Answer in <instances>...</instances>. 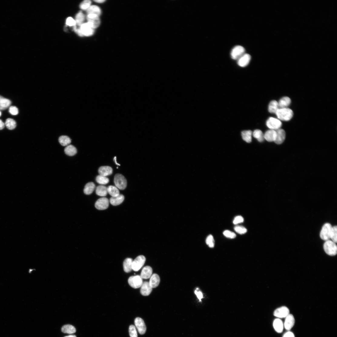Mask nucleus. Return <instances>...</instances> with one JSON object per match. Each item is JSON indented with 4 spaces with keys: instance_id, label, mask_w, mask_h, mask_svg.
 I'll return each mask as SVG.
<instances>
[{
    "instance_id": "f257e3e1",
    "label": "nucleus",
    "mask_w": 337,
    "mask_h": 337,
    "mask_svg": "<svg viewBox=\"0 0 337 337\" xmlns=\"http://www.w3.org/2000/svg\"><path fill=\"white\" fill-rule=\"evenodd\" d=\"M275 114L279 119L284 121L290 120L293 116L292 110L288 107L279 108Z\"/></svg>"
},
{
    "instance_id": "f03ea898",
    "label": "nucleus",
    "mask_w": 337,
    "mask_h": 337,
    "mask_svg": "<svg viewBox=\"0 0 337 337\" xmlns=\"http://www.w3.org/2000/svg\"><path fill=\"white\" fill-rule=\"evenodd\" d=\"M325 253L331 256H334L337 254V247L336 243L329 240L325 241L323 245Z\"/></svg>"
},
{
    "instance_id": "7ed1b4c3",
    "label": "nucleus",
    "mask_w": 337,
    "mask_h": 337,
    "mask_svg": "<svg viewBox=\"0 0 337 337\" xmlns=\"http://www.w3.org/2000/svg\"><path fill=\"white\" fill-rule=\"evenodd\" d=\"M332 226L329 223H326L323 226L320 233V237L323 240L326 241L330 239Z\"/></svg>"
},
{
    "instance_id": "20e7f679",
    "label": "nucleus",
    "mask_w": 337,
    "mask_h": 337,
    "mask_svg": "<svg viewBox=\"0 0 337 337\" xmlns=\"http://www.w3.org/2000/svg\"><path fill=\"white\" fill-rule=\"evenodd\" d=\"M114 182L117 187L121 190H124L127 187V180L123 175L120 173H117L115 176Z\"/></svg>"
},
{
    "instance_id": "39448f33",
    "label": "nucleus",
    "mask_w": 337,
    "mask_h": 337,
    "mask_svg": "<svg viewBox=\"0 0 337 337\" xmlns=\"http://www.w3.org/2000/svg\"><path fill=\"white\" fill-rule=\"evenodd\" d=\"M266 125L270 130L276 131L281 128L282 123L278 118L270 117L267 121Z\"/></svg>"
},
{
    "instance_id": "423d86ee",
    "label": "nucleus",
    "mask_w": 337,
    "mask_h": 337,
    "mask_svg": "<svg viewBox=\"0 0 337 337\" xmlns=\"http://www.w3.org/2000/svg\"><path fill=\"white\" fill-rule=\"evenodd\" d=\"M146 261V258L143 255H140L137 257L133 261L132 263V270L136 272L139 271L144 266Z\"/></svg>"
},
{
    "instance_id": "0eeeda50",
    "label": "nucleus",
    "mask_w": 337,
    "mask_h": 337,
    "mask_svg": "<svg viewBox=\"0 0 337 337\" xmlns=\"http://www.w3.org/2000/svg\"><path fill=\"white\" fill-rule=\"evenodd\" d=\"M128 283L132 288L137 289L141 287L143 281L140 276L137 275L130 277Z\"/></svg>"
},
{
    "instance_id": "6e6552de",
    "label": "nucleus",
    "mask_w": 337,
    "mask_h": 337,
    "mask_svg": "<svg viewBox=\"0 0 337 337\" xmlns=\"http://www.w3.org/2000/svg\"><path fill=\"white\" fill-rule=\"evenodd\" d=\"M245 54L244 48L241 46L238 45L234 47L232 49L231 56L233 59L238 60Z\"/></svg>"
},
{
    "instance_id": "1a4fd4ad",
    "label": "nucleus",
    "mask_w": 337,
    "mask_h": 337,
    "mask_svg": "<svg viewBox=\"0 0 337 337\" xmlns=\"http://www.w3.org/2000/svg\"><path fill=\"white\" fill-rule=\"evenodd\" d=\"M88 23L94 29L98 27L100 24L99 16L93 14H88Z\"/></svg>"
},
{
    "instance_id": "9d476101",
    "label": "nucleus",
    "mask_w": 337,
    "mask_h": 337,
    "mask_svg": "<svg viewBox=\"0 0 337 337\" xmlns=\"http://www.w3.org/2000/svg\"><path fill=\"white\" fill-rule=\"evenodd\" d=\"M80 29L83 36H90L92 35L94 32V29L88 23H83L80 26Z\"/></svg>"
},
{
    "instance_id": "9b49d317",
    "label": "nucleus",
    "mask_w": 337,
    "mask_h": 337,
    "mask_svg": "<svg viewBox=\"0 0 337 337\" xmlns=\"http://www.w3.org/2000/svg\"><path fill=\"white\" fill-rule=\"evenodd\" d=\"M289 314V309L285 306H282L276 310L274 315L279 318H285Z\"/></svg>"
},
{
    "instance_id": "f8f14e48",
    "label": "nucleus",
    "mask_w": 337,
    "mask_h": 337,
    "mask_svg": "<svg viewBox=\"0 0 337 337\" xmlns=\"http://www.w3.org/2000/svg\"><path fill=\"white\" fill-rule=\"evenodd\" d=\"M109 201L105 197L101 198L98 200L95 203V207L99 210L107 209L108 207Z\"/></svg>"
},
{
    "instance_id": "ddd939ff",
    "label": "nucleus",
    "mask_w": 337,
    "mask_h": 337,
    "mask_svg": "<svg viewBox=\"0 0 337 337\" xmlns=\"http://www.w3.org/2000/svg\"><path fill=\"white\" fill-rule=\"evenodd\" d=\"M135 324L140 334L143 335L146 333L147 328L144 320L140 318H137L135 320Z\"/></svg>"
},
{
    "instance_id": "4468645a",
    "label": "nucleus",
    "mask_w": 337,
    "mask_h": 337,
    "mask_svg": "<svg viewBox=\"0 0 337 337\" xmlns=\"http://www.w3.org/2000/svg\"><path fill=\"white\" fill-rule=\"evenodd\" d=\"M284 326L285 329L288 331L290 330L293 326L295 320L292 315L289 314L286 317Z\"/></svg>"
},
{
    "instance_id": "2eb2a0df",
    "label": "nucleus",
    "mask_w": 337,
    "mask_h": 337,
    "mask_svg": "<svg viewBox=\"0 0 337 337\" xmlns=\"http://www.w3.org/2000/svg\"><path fill=\"white\" fill-rule=\"evenodd\" d=\"M251 58L249 55L245 54L238 60V64L241 67H246L249 64Z\"/></svg>"
},
{
    "instance_id": "dca6fc26",
    "label": "nucleus",
    "mask_w": 337,
    "mask_h": 337,
    "mask_svg": "<svg viewBox=\"0 0 337 337\" xmlns=\"http://www.w3.org/2000/svg\"><path fill=\"white\" fill-rule=\"evenodd\" d=\"M277 137L274 142L277 144H281L284 141L286 138V132L285 131L280 128L276 130Z\"/></svg>"
},
{
    "instance_id": "f3484780",
    "label": "nucleus",
    "mask_w": 337,
    "mask_h": 337,
    "mask_svg": "<svg viewBox=\"0 0 337 337\" xmlns=\"http://www.w3.org/2000/svg\"><path fill=\"white\" fill-rule=\"evenodd\" d=\"M152 290V288L150 287L149 282H145L141 286L140 292L142 295L147 296L150 294Z\"/></svg>"
},
{
    "instance_id": "a211bd4d",
    "label": "nucleus",
    "mask_w": 337,
    "mask_h": 337,
    "mask_svg": "<svg viewBox=\"0 0 337 337\" xmlns=\"http://www.w3.org/2000/svg\"><path fill=\"white\" fill-rule=\"evenodd\" d=\"M264 137V139L269 142H274L277 137L276 131L270 129L265 133Z\"/></svg>"
},
{
    "instance_id": "6ab92c4d",
    "label": "nucleus",
    "mask_w": 337,
    "mask_h": 337,
    "mask_svg": "<svg viewBox=\"0 0 337 337\" xmlns=\"http://www.w3.org/2000/svg\"><path fill=\"white\" fill-rule=\"evenodd\" d=\"M152 268L149 266H147L143 268L140 276L142 279H147L150 278L152 273Z\"/></svg>"
},
{
    "instance_id": "aec40b11",
    "label": "nucleus",
    "mask_w": 337,
    "mask_h": 337,
    "mask_svg": "<svg viewBox=\"0 0 337 337\" xmlns=\"http://www.w3.org/2000/svg\"><path fill=\"white\" fill-rule=\"evenodd\" d=\"M98 171L100 175L106 177L111 175L113 170L109 166H102L99 168Z\"/></svg>"
},
{
    "instance_id": "412c9836",
    "label": "nucleus",
    "mask_w": 337,
    "mask_h": 337,
    "mask_svg": "<svg viewBox=\"0 0 337 337\" xmlns=\"http://www.w3.org/2000/svg\"><path fill=\"white\" fill-rule=\"evenodd\" d=\"M160 282V279L159 276L157 274H154L151 275L149 283L152 288H155L158 286Z\"/></svg>"
},
{
    "instance_id": "4be33fe9",
    "label": "nucleus",
    "mask_w": 337,
    "mask_h": 337,
    "mask_svg": "<svg viewBox=\"0 0 337 337\" xmlns=\"http://www.w3.org/2000/svg\"><path fill=\"white\" fill-rule=\"evenodd\" d=\"M124 200V196L120 194L117 197H111L110 199V202L112 206H117L123 202Z\"/></svg>"
},
{
    "instance_id": "5701e85b",
    "label": "nucleus",
    "mask_w": 337,
    "mask_h": 337,
    "mask_svg": "<svg viewBox=\"0 0 337 337\" xmlns=\"http://www.w3.org/2000/svg\"><path fill=\"white\" fill-rule=\"evenodd\" d=\"M279 108H287L291 104V99L288 97H284L282 98L278 102Z\"/></svg>"
},
{
    "instance_id": "b1692460",
    "label": "nucleus",
    "mask_w": 337,
    "mask_h": 337,
    "mask_svg": "<svg viewBox=\"0 0 337 337\" xmlns=\"http://www.w3.org/2000/svg\"><path fill=\"white\" fill-rule=\"evenodd\" d=\"M273 326L274 329L277 332L280 333L282 332L284 325L280 319H275L273 322Z\"/></svg>"
},
{
    "instance_id": "393cba45",
    "label": "nucleus",
    "mask_w": 337,
    "mask_h": 337,
    "mask_svg": "<svg viewBox=\"0 0 337 337\" xmlns=\"http://www.w3.org/2000/svg\"><path fill=\"white\" fill-rule=\"evenodd\" d=\"M12 104L9 100L0 96V110H4L8 108Z\"/></svg>"
},
{
    "instance_id": "a878e982",
    "label": "nucleus",
    "mask_w": 337,
    "mask_h": 337,
    "mask_svg": "<svg viewBox=\"0 0 337 337\" xmlns=\"http://www.w3.org/2000/svg\"><path fill=\"white\" fill-rule=\"evenodd\" d=\"M88 14H93L99 16L101 14V11L98 6L95 5H91L87 10Z\"/></svg>"
},
{
    "instance_id": "bb28decb",
    "label": "nucleus",
    "mask_w": 337,
    "mask_h": 337,
    "mask_svg": "<svg viewBox=\"0 0 337 337\" xmlns=\"http://www.w3.org/2000/svg\"><path fill=\"white\" fill-rule=\"evenodd\" d=\"M133 260L131 258L126 259L124 262L123 266L124 271L127 273L130 272L132 269V263Z\"/></svg>"
},
{
    "instance_id": "cd10ccee",
    "label": "nucleus",
    "mask_w": 337,
    "mask_h": 337,
    "mask_svg": "<svg viewBox=\"0 0 337 337\" xmlns=\"http://www.w3.org/2000/svg\"><path fill=\"white\" fill-rule=\"evenodd\" d=\"M95 185L94 183L90 182L88 183L85 185L84 189V192L86 195L91 194L94 191Z\"/></svg>"
},
{
    "instance_id": "c85d7f7f",
    "label": "nucleus",
    "mask_w": 337,
    "mask_h": 337,
    "mask_svg": "<svg viewBox=\"0 0 337 337\" xmlns=\"http://www.w3.org/2000/svg\"><path fill=\"white\" fill-rule=\"evenodd\" d=\"M279 108L278 102L276 100H273L269 105L268 111L270 113L275 114Z\"/></svg>"
},
{
    "instance_id": "c756f323",
    "label": "nucleus",
    "mask_w": 337,
    "mask_h": 337,
    "mask_svg": "<svg viewBox=\"0 0 337 337\" xmlns=\"http://www.w3.org/2000/svg\"><path fill=\"white\" fill-rule=\"evenodd\" d=\"M96 193L98 196L104 197L107 196L108 192L107 188L104 186H99L96 189Z\"/></svg>"
},
{
    "instance_id": "7c9ffc66",
    "label": "nucleus",
    "mask_w": 337,
    "mask_h": 337,
    "mask_svg": "<svg viewBox=\"0 0 337 337\" xmlns=\"http://www.w3.org/2000/svg\"><path fill=\"white\" fill-rule=\"evenodd\" d=\"M65 154L69 156H73L75 155L77 152L76 148L72 145H69L65 148Z\"/></svg>"
},
{
    "instance_id": "2f4dec72",
    "label": "nucleus",
    "mask_w": 337,
    "mask_h": 337,
    "mask_svg": "<svg viewBox=\"0 0 337 337\" xmlns=\"http://www.w3.org/2000/svg\"><path fill=\"white\" fill-rule=\"evenodd\" d=\"M62 331L64 333L72 334L75 333L76 329L74 326L71 325H66L62 327Z\"/></svg>"
},
{
    "instance_id": "473e14b6",
    "label": "nucleus",
    "mask_w": 337,
    "mask_h": 337,
    "mask_svg": "<svg viewBox=\"0 0 337 337\" xmlns=\"http://www.w3.org/2000/svg\"><path fill=\"white\" fill-rule=\"evenodd\" d=\"M252 132L250 130L244 131L242 132L241 135L243 140L247 143L252 141Z\"/></svg>"
},
{
    "instance_id": "72a5a7b5",
    "label": "nucleus",
    "mask_w": 337,
    "mask_h": 337,
    "mask_svg": "<svg viewBox=\"0 0 337 337\" xmlns=\"http://www.w3.org/2000/svg\"><path fill=\"white\" fill-rule=\"evenodd\" d=\"M108 193L112 197H117L120 195V192L117 188L114 186H110L107 188Z\"/></svg>"
},
{
    "instance_id": "f704fd0d",
    "label": "nucleus",
    "mask_w": 337,
    "mask_h": 337,
    "mask_svg": "<svg viewBox=\"0 0 337 337\" xmlns=\"http://www.w3.org/2000/svg\"><path fill=\"white\" fill-rule=\"evenodd\" d=\"M85 18V16L82 12H80L78 13L76 16L75 20L76 25L80 27L83 24Z\"/></svg>"
},
{
    "instance_id": "c9c22d12",
    "label": "nucleus",
    "mask_w": 337,
    "mask_h": 337,
    "mask_svg": "<svg viewBox=\"0 0 337 337\" xmlns=\"http://www.w3.org/2000/svg\"><path fill=\"white\" fill-rule=\"evenodd\" d=\"M58 141L60 144L63 146H67L70 144L71 141L70 138L66 136L60 137L58 139Z\"/></svg>"
},
{
    "instance_id": "e433bc0d",
    "label": "nucleus",
    "mask_w": 337,
    "mask_h": 337,
    "mask_svg": "<svg viewBox=\"0 0 337 337\" xmlns=\"http://www.w3.org/2000/svg\"><path fill=\"white\" fill-rule=\"evenodd\" d=\"M253 137L257 139L259 142H263L264 139V135L261 131L256 130L254 131L252 134Z\"/></svg>"
},
{
    "instance_id": "4c0bfd02",
    "label": "nucleus",
    "mask_w": 337,
    "mask_h": 337,
    "mask_svg": "<svg viewBox=\"0 0 337 337\" xmlns=\"http://www.w3.org/2000/svg\"><path fill=\"white\" fill-rule=\"evenodd\" d=\"M5 125L9 130H13L16 127V123L14 119L9 118L6 119Z\"/></svg>"
},
{
    "instance_id": "58836bf2",
    "label": "nucleus",
    "mask_w": 337,
    "mask_h": 337,
    "mask_svg": "<svg viewBox=\"0 0 337 337\" xmlns=\"http://www.w3.org/2000/svg\"><path fill=\"white\" fill-rule=\"evenodd\" d=\"M97 182L101 185H106L109 182V179L106 177L98 175L96 178Z\"/></svg>"
},
{
    "instance_id": "ea45409f",
    "label": "nucleus",
    "mask_w": 337,
    "mask_h": 337,
    "mask_svg": "<svg viewBox=\"0 0 337 337\" xmlns=\"http://www.w3.org/2000/svg\"><path fill=\"white\" fill-rule=\"evenodd\" d=\"M337 228L336 226L332 227L330 236V239H331L332 241L335 243H337Z\"/></svg>"
},
{
    "instance_id": "a19ab883",
    "label": "nucleus",
    "mask_w": 337,
    "mask_h": 337,
    "mask_svg": "<svg viewBox=\"0 0 337 337\" xmlns=\"http://www.w3.org/2000/svg\"><path fill=\"white\" fill-rule=\"evenodd\" d=\"M91 3L89 0H85L81 3L80 7L81 9L87 10L91 6Z\"/></svg>"
},
{
    "instance_id": "79ce46f5",
    "label": "nucleus",
    "mask_w": 337,
    "mask_h": 337,
    "mask_svg": "<svg viewBox=\"0 0 337 337\" xmlns=\"http://www.w3.org/2000/svg\"><path fill=\"white\" fill-rule=\"evenodd\" d=\"M129 333L131 337H137V331L134 325H130L129 328Z\"/></svg>"
},
{
    "instance_id": "37998d69",
    "label": "nucleus",
    "mask_w": 337,
    "mask_h": 337,
    "mask_svg": "<svg viewBox=\"0 0 337 337\" xmlns=\"http://www.w3.org/2000/svg\"><path fill=\"white\" fill-rule=\"evenodd\" d=\"M206 243L210 248H212L214 246V240L213 237L211 235H210L207 238L206 240Z\"/></svg>"
},
{
    "instance_id": "c03bdc74",
    "label": "nucleus",
    "mask_w": 337,
    "mask_h": 337,
    "mask_svg": "<svg viewBox=\"0 0 337 337\" xmlns=\"http://www.w3.org/2000/svg\"><path fill=\"white\" fill-rule=\"evenodd\" d=\"M234 230L237 233L243 234L246 233L247 232V229L244 227L241 226H237L235 227Z\"/></svg>"
},
{
    "instance_id": "a18cd8bd",
    "label": "nucleus",
    "mask_w": 337,
    "mask_h": 337,
    "mask_svg": "<svg viewBox=\"0 0 337 337\" xmlns=\"http://www.w3.org/2000/svg\"><path fill=\"white\" fill-rule=\"evenodd\" d=\"M223 234L227 238L233 239L236 237V234L228 230H226L223 232Z\"/></svg>"
},
{
    "instance_id": "49530a36",
    "label": "nucleus",
    "mask_w": 337,
    "mask_h": 337,
    "mask_svg": "<svg viewBox=\"0 0 337 337\" xmlns=\"http://www.w3.org/2000/svg\"><path fill=\"white\" fill-rule=\"evenodd\" d=\"M66 24L67 25L69 26H74L76 25L75 20L71 17L67 18Z\"/></svg>"
},
{
    "instance_id": "de8ad7c7",
    "label": "nucleus",
    "mask_w": 337,
    "mask_h": 337,
    "mask_svg": "<svg viewBox=\"0 0 337 337\" xmlns=\"http://www.w3.org/2000/svg\"><path fill=\"white\" fill-rule=\"evenodd\" d=\"M9 112L10 114L13 115H16L18 113V108L15 106H11L9 107Z\"/></svg>"
},
{
    "instance_id": "09e8293b",
    "label": "nucleus",
    "mask_w": 337,
    "mask_h": 337,
    "mask_svg": "<svg viewBox=\"0 0 337 337\" xmlns=\"http://www.w3.org/2000/svg\"><path fill=\"white\" fill-rule=\"evenodd\" d=\"M244 221L243 218L241 216H238L234 218L233 223L234 224L242 223Z\"/></svg>"
},
{
    "instance_id": "8fccbe9b",
    "label": "nucleus",
    "mask_w": 337,
    "mask_h": 337,
    "mask_svg": "<svg viewBox=\"0 0 337 337\" xmlns=\"http://www.w3.org/2000/svg\"><path fill=\"white\" fill-rule=\"evenodd\" d=\"M195 293L197 296V297L200 302L201 301V299L203 298V294L202 292L200 290L199 288H197L196 289L195 291Z\"/></svg>"
},
{
    "instance_id": "3c124183",
    "label": "nucleus",
    "mask_w": 337,
    "mask_h": 337,
    "mask_svg": "<svg viewBox=\"0 0 337 337\" xmlns=\"http://www.w3.org/2000/svg\"><path fill=\"white\" fill-rule=\"evenodd\" d=\"M283 337H295V336L292 332H288L286 333L283 335Z\"/></svg>"
},
{
    "instance_id": "603ef678",
    "label": "nucleus",
    "mask_w": 337,
    "mask_h": 337,
    "mask_svg": "<svg viewBox=\"0 0 337 337\" xmlns=\"http://www.w3.org/2000/svg\"><path fill=\"white\" fill-rule=\"evenodd\" d=\"M5 127V124L2 120L0 119V130L3 129Z\"/></svg>"
},
{
    "instance_id": "864d4df0",
    "label": "nucleus",
    "mask_w": 337,
    "mask_h": 337,
    "mask_svg": "<svg viewBox=\"0 0 337 337\" xmlns=\"http://www.w3.org/2000/svg\"><path fill=\"white\" fill-rule=\"evenodd\" d=\"M94 2L98 3H103L105 2L104 0H96L94 1Z\"/></svg>"
},
{
    "instance_id": "5fc2aeb1",
    "label": "nucleus",
    "mask_w": 337,
    "mask_h": 337,
    "mask_svg": "<svg viewBox=\"0 0 337 337\" xmlns=\"http://www.w3.org/2000/svg\"><path fill=\"white\" fill-rule=\"evenodd\" d=\"M76 337V336L75 335H68V336H65V337Z\"/></svg>"
},
{
    "instance_id": "6e6d98bb",
    "label": "nucleus",
    "mask_w": 337,
    "mask_h": 337,
    "mask_svg": "<svg viewBox=\"0 0 337 337\" xmlns=\"http://www.w3.org/2000/svg\"><path fill=\"white\" fill-rule=\"evenodd\" d=\"M114 161H115V163H116V164L117 165H119V166H120V164H118V163H117V161H116V157H114Z\"/></svg>"
},
{
    "instance_id": "4d7b16f0",
    "label": "nucleus",
    "mask_w": 337,
    "mask_h": 337,
    "mask_svg": "<svg viewBox=\"0 0 337 337\" xmlns=\"http://www.w3.org/2000/svg\"><path fill=\"white\" fill-rule=\"evenodd\" d=\"M1 115H2V112H1V111H0V117H1Z\"/></svg>"
}]
</instances>
